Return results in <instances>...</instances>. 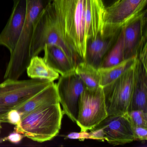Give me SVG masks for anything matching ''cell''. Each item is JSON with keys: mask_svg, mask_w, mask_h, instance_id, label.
<instances>
[{"mask_svg": "<svg viewBox=\"0 0 147 147\" xmlns=\"http://www.w3.org/2000/svg\"><path fill=\"white\" fill-rule=\"evenodd\" d=\"M1 124H2V123H1V122H0V129H1V128H2V125H1Z\"/></svg>", "mask_w": 147, "mask_h": 147, "instance_id": "4dcf8cb0", "label": "cell"}, {"mask_svg": "<svg viewBox=\"0 0 147 147\" xmlns=\"http://www.w3.org/2000/svg\"><path fill=\"white\" fill-rule=\"evenodd\" d=\"M136 60V57H132L124 60L114 66L98 69L100 77V86L103 87L118 78L135 64Z\"/></svg>", "mask_w": 147, "mask_h": 147, "instance_id": "d6986e66", "label": "cell"}, {"mask_svg": "<svg viewBox=\"0 0 147 147\" xmlns=\"http://www.w3.org/2000/svg\"><path fill=\"white\" fill-rule=\"evenodd\" d=\"M105 8L110 6V5L113 4L116 0H101Z\"/></svg>", "mask_w": 147, "mask_h": 147, "instance_id": "f546056e", "label": "cell"}, {"mask_svg": "<svg viewBox=\"0 0 147 147\" xmlns=\"http://www.w3.org/2000/svg\"><path fill=\"white\" fill-rule=\"evenodd\" d=\"M136 58L147 69V44L145 45L139 51Z\"/></svg>", "mask_w": 147, "mask_h": 147, "instance_id": "83f0119b", "label": "cell"}, {"mask_svg": "<svg viewBox=\"0 0 147 147\" xmlns=\"http://www.w3.org/2000/svg\"><path fill=\"white\" fill-rule=\"evenodd\" d=\"M105 8L101 0H87L86 18L87 40L94 39L103 30Z\"/></svg>", "mask_w": 147, "mask_h": 147, "instance_id": "2e32d148", "label": "cell"}, {"mask_svg": "<svg viewBox=\"0 0 147 147\" xmlns=\"http://www.w3.org/2000/svg\"><path fill=\"white\" fill-rule=\"evenodd\" d=\"M24 136L18 132L14 131L10 133L7 137L1 139V141H7L13 144H18L22 141Z\"/></svg>", "mask_w": 147, "mask_h": 147, "instance_id": "4316f807", "label": "cell"}, {"mask_svg": "<svg viewBox=\"0 0 147 147\" xmlns=\"http://www.w3.org/2000/svg\"><path fill=\"white\" fill-rule=\"evenodd\" d=\"M75 72L81 79L86 88L94 89L100 86V77L98 69L85 61L76 67Z\"/></svg>", "mask_w": 147, "mask_h": 147, "instance_id": "ffe728a7", "label": "cell"}, {"mask_svg": "<svg viewBox=\"0 0 147 147\" xmlns=\"http://www.w3.org/2000/svg\"><path fill=\"white\" fill-rule=\"evenodd\" d=\"M51 4L63 38L84 61L87 0H52Z\"/></svg>", "mask_w": 147, "mask_h": 147, "instance_id": "6da1fadb", "label": "cell"}, {"mask_svg": "<svg viewBox=\"0 0 147 147\" xmlns=\"http://www.w3.org/2000/svg\"><path fill=\"white\" fill-rule=\"evenodd\" d=\"M54 82L31 79H7L0 83V107L14 109Z\"/></svg>", "mask_w": 147, "mask_h": 147, "instance_id": "52a82bcc", "label": "cell"}, {"mask_svg": "<svg viewBox=\"0 0 147 147\" xmlns=\"http://www.w3.org/2000/svg\"><path fill=\"white\" fill-rule=\"evenodd\" d=\"M147 0H116L105 8L103 29H121L146 10Z\"/></svg>", "mask_w": 147, "mask_h": 147, "instance_id": "9c48e42d", "label": "cell"}, {"mask_svg": "<svg viewBox=\"0 0 147 147\" xmlns=\"http://www.w3.org/2000/svg\"><path fill=\"white\" fill-rule=\"evenodd\" d=\"M56 84L59 102L63 114L76 123L78 118L79 101L86 88L84 82L75 72L59 77Z\"/></svg>", "mask_w": 147, "mask_h": 147, "instance_id": "ba28073f", "label": "cell"}, {"mask_svg": "<svg viewBox=\"0 0 147 147\" xmlns=\"http://www.w3.org/2000/svg\"><path fill=\"white\" fill-rule=\"evenodd\" d=\"M91 139L104 142L105 141V136L103 128L101 127H95L89 132Z\"/></svg>", "mask_w": 147, "mask_h": 147, "instance_id": "484cf974", "label": "cell"}, {"mask_svg": "<svg viewBox=\"0 0 147 147\" xmlns=\"http://www.w3.org/2000/svg\"><path fill=\"white\" fill-rule=\"evenodd\" d=\"M127 115L132 126L147 128V112L142 110H134L127 112Z\"/></svg>", "mask_w": 147, "mask_h": 147, "instance_id": "7402d4cb", "label": "cell"}, {"mask_svg": "<svg viewBox=\"0 0 147 147\" xmlns=\"http://www.w3.org/2000/svg\"><path fill=\"white\" fill-rule=\"evenodd\" d=\"M121 30L104 28L94 39H88L84 61L99 68L106 55L117 42Z\"/></svg>", "mask_w": 147, "mask_h": 147, "instance_id": "8fae6325", "label": "cell"}, {"mask_svg": "<svg viewBox=\"0 0 147 147\" xmlns=\"http://www.w3.org/2000/svg\"><path fill=\"white\" fill-rule=\"evenodd\" d=\"M65 138L84 141L86 139H91V137L90 133L88 131H81L80 132H71L66 136Z\"/></svg>", "mask_w": 147, "mask_h": 147, "instance_id": "d4e9b609", "label": "cell"}, {"mask_svg": "<svg viewBox=\"0 0 147 147\" xmlns=\"http://www.w3.org/2000/svg\"><path fill=\"white\" fill-rule=\"evenodd\" d=\"M52 0H27L24 25L5 70L4 79L19 80L31 60L30 47L35 27L42 13Z\"/></svg>", "mask_w": 147, "mask_h": 147, "instance_id": "7a4b0ae2", "label": "cell"}, {"mask_svg": "<svg viewBox=\"0 0 147 147\" xmlns=\"http://www.w3.org/2000/svg\"><path fill=\"white\" fill-rule=\"evenodd\" d=\"M147 9L123 28L124 60L136 57L147 44Z\"/></svg>", "mask_w": 147, "mask_h": 147, "instance_id": "30bf717a", "label": "cell"}, {"mask_svg": "<svg viewBox=\"0 0 147 147\" xmlns=\"http://www.w3.org/2000/svg\"><path fill=\"white\" fill-rule=\"evenodd\" d=\"M135 141H146L147 140V128L142 126H133Z\"/></svg>", "mask_w": 147, "mask_h": 147, "instance_id": "603a6c76", "label": "cell"}, {"mask_svg": "<svg viewBox=\"0 0 147 147\" xmlns=\"http://www.w3.org/2000/svg\"><path fill=\"white\" fill-rule=\"evenodd\" d=\"M147 69L136 58L133 94L128 111L142 110L147 112Z\"/></svg>", "mask_w": 147, "mask_h": 147, "instance_id": "5bb4252c", "label": "cell"}, {"mask_svg": "<svg viewBox=\"0 0 147 147\" xmlns=\"http://www.w3.org/2000/svg\"><path fill=\"white\" fill-rule=\"evenodd\" d=\"M57 101L59 100L56 84L54 82L26 102L14 109L18 111L22 117L45 105Z\"/></svg>", "mask_w": 147, "mask_h": 147, "instance_id": "e0dca14e", "label": "cell"}, {"mask_svg": "<svg viewBox=\"0 0 147 147\" xmlns=\"http://www.w3.org/2000/svg\"><path fill=\"white\" fill-rule=\"evenodd\" d=\"M12 12L6 25L0 34V45L11 54L18 43L24 25L27 0H13Z\"/></svg>", "mask_w": 147, "mask_h": 147, "instance_id": "7c38bea8", "label": "cell"}, {"mask_svg": "<svg viewBox=\"0 0 147 147\" xmlns=\"http://www.w3.org/2000/svg\"><path fill=\"white\" fill-rule=\"evenodd\" d=\"M108 117L102 87L86 88L80 98L76 123L81 131L92 130Z\"/></svg>", "mask_w": 147, "mask_h": 147, "instance_id": "8992f818", "label": "cell"}, {"mask_svg": "<svg viewBox=\"0 0 147 147\" xmlns=\"http://www.w3.org/2000/svg\"><path fill=\"white\" fill-rule=\"evenodd\" d=\"M26 71L31 79L54 82L59 77V74L53 70L43 58L38 55L31 58Z\"/></svg>", "mask_w": 147, "mask_h": 147, "instance_id": "ac0fdd59", "label": "cell"}, {"mask_svg": "<svg viewBox=\"0 0 147 147\" xmlns=\"http://www.w3.org/2000/svg\"><path fill=\"white\" fill-rule=\"evenodd\" d=\"M63 115L59 101L47 104L22 117L15 131L38 142L50 141L59 133Z\"/></svg>", "mask_w": 147, "mask_h": 147, "instance_id": "3957f363", "label": "cell"}, {"mask_svg": "<svg viewBox=\"0 0 147 147\" xmlns=\"http://www.w3.org/2000/svg\"><path fill=\"white\" fill-rule=\"evenodd\" d=\"M43 51L45 61L59 74L65 76L75 72V66L59 46L48 45L45 47Z\"/></svg>", "mask_w": 147, "mask_h": 147, "instance_id": "9a60e30c", "label": "cell"}, {"mask_svg": "<svg viewBox=\"0 0 147 147\" xmlns=\"http://www.w3.org/2000/svg\"><path fill=\"white\" fill-rule=\"evenodd\" d=\"M21 115L16 109H11L7 114V123L16 125L19 123L21 120Z\"/></svg>", "mask_w": 147, "mask_h": 147, "instance_id": "cb8c5ba5", "label": "cell"}, {"mask_svg": "<svg viewBox=\"0 0 147 147\" xmlns=\"http://www.w3.org/2000/svg\"><path fill=\"white\" fill-rule=\"evenodd\" d=\"M124 60L123 37L122 28L117 42L106 55L100 68L114 66Z\"/></svg>", "mask_w": 147, "mask_h": 147, "instance_id": "44dd1931", "label": "cell"}, {"mask_svg": "<svg viewBox=\"0 0 147 147\" xmlns=\"http://www.w3.org/2000/svg\"><path fill=\"white\" fill-rule=\"evenodd\" d=\"M11 109L0 107V121L2 123H7V114Z\"/></svg>", "mask_w": 147, "mask_h": 147, "instance_id": "f1b7e54d", "label": "cell"}, {"mask_svg": "<svg viewBox=\"0 0 147 147\" xmlns=\"http://www.w3.org/2000/svg\"><path fill=\"white\" fill-rule=\"evenodd\" d=\"M135 64L102 87L108 117L124 115L129 111L133 94Z\"/></svg>", "mask_w": 147, "mask_h": 147, "instance_id": "5b68a950", "label": "cell"}, {"mask_svg": "<svg viewBox=\"0 0 147 147\" xmlns=\"http://www.w3.org/2000/svg\"><path fill=\"white\" fill-rule=\"evenodd\" d=\"M97 126L103 128L105 141L110 144L123 145L135 141L133 126L127 113L121 116H108Z\"/></svg>", "mask_w": 147, "mask_h": 147, "instance_id": "4fadbf2b", "label": "cell"}, {"mask_svg": "<svg viewBox=\"0 0 147 147\" xmlns=\"http://www.w3.org/2000/svg\"><path fill=\"white\" fill-rule=\"evenodd\" d=\"M48 45L59 46L74 66L83 61L64 41L57 25L51 3L42 13L33 32L30 47V57L38 55Z\"/></svg>", "mask_w": 147, "mask_h": 147, "instance_id": "277c9868", "label": "cell"}]
</instances>
